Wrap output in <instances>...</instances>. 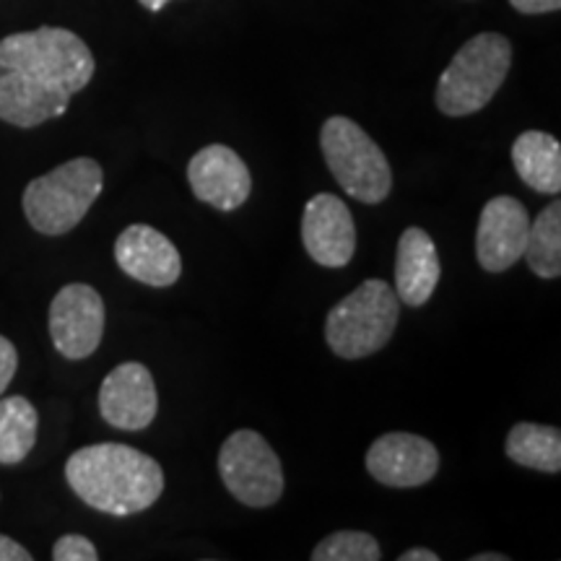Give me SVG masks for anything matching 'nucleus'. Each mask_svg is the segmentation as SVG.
<instances>
[{
  "instance_id": "6",
  "label": "nucleus",
  "mask_w": 561,
  "mask_h": 561,
  "mask_svg": "<svg viewBox=\"0 0 561 561\" xmlns=\"http://www.w3.org/2000/svg\"><path fill=\"white\" fill-rule=\"evenodd\" d=\"M320 149L328 170L351 198L382 203L392 191V172L380 146L348 117H331L320 130Z\"/></svg>"
},
{
  "instance_id": "21",
  "label": "nucleus",
  "mask_w": 561,
  "mask_h": 561,
  "mask_svg": "<svg viewBox=\"0 0 561 561\" xmlns=\"http://www.w3.org/2000/svg\"><path fill=\"white\" fill-rule=\"evenodd\" d=\"M53 559L55 561H96L100 559V551H96V546L91 543L87 536L68 533V536H62L55 541Z\"/></svg>"
},
{
  "instance_id": "24",
  "label": "nucleus",
  "mask_w": 561,
  "mask_h": 561,
  "mask_svg": "<svg viewBox=\"0 0 561 561\" xmlns=\"http://www.w3.org/2000/svg\"><path fill=\"white\" fill-rule=\"evenodd\" d=\"M32 551L13 541L9 536H0V561H32Z\"/></svg>"
},
{
  "instance_id": "23",
  "label": "nucleus",
  "mask_w": 561,
  "mask_h": 561,
  "mask_svg": "<svg viewBox=\"0 0 561 561\" xmlns=\"http://www.w3.org/2000/svg\"><path fill=\"white\" fill-rule=\"evenodd\" d=\"M515 11L528 13V16H538V13H553L561 9V0H510Z\"/></svg>"
},
{
  "instance_id": "15",
  "label": "nucleus",
  "mask_w": 561,
  "mask_h": 561,
  "mask_svg": "<svg viewBox=\"0 0 561 561\" xmlns=\"http://www.w3.org/2000/svg\"><path fill=\"white\" fill-rule=\"evenodd\" d=\"M442 278L439 252L424 229H405L398 240L396 294L401 305L421 307L432 299Z\"/></svg>"
},
{
  "instance_id": "22",
  "label": "nucleus",
  "mask_w": 561,
  "mask_h": 561,
  "mask_svg": "<svg viewBox=\"0 0 561 561\" xmlns=\"http://www.w3.org/2000/svg\"><path fill=\"white\" fill-rule=\"evenodd\" d=\"M19 369V354H16V346L5 339V335H0V396H3L5 388H9L13 375H16Z\"/></svg>"
},
{
  "instance_id": "7",
  "label": "nucleus",
  "mask_w": 561,
  "mask_h": 561,
  "mask_svg": "<svg viewBox=\"0 0 561 561\" xmlns=\"http://www.w3.org/2000/svg\"><path fill=\"white\" fill-rule=\"evenodd\" d=\"M224 486L244 507H271L284 494V471L273 447L252 430H240L219 450Z\"/></svg>"
},
{
  "instance_id": "10",
  "label": "nucleus",
  "mask_w": 561,
  "mask_h": 561,
  "mask_svg": "<svg viewBox=\"0 0 561 561\" xmlns=\"http://www.w3.org/2000/svg\"><path fill=\"white\" fill-rule=\"evenodd\" d=\"M301 242L322 268H343L356 252V224L346 203L333 193H318L301 214Z\"/></svg>"
},
{
  "instance_id": "17",
  "label": "nucleus",
  "mask_w": 561,
  "mask_h": 561,
  "mask_svg": "<svg viewBox=\"0 0 561 561\" xmlns=\"http://www.w3.org/2000/svg\"><path fill=\"white\" fill-rule=\"evenodd\" d=\"M507 458L523 468L543 473L561 471V432L557 426L520 421L507 434Z\"/></svg>"
},
{
  "instance_id": "26",
  "label": "nucleus",
  "mask_w": 561,
  "mask_h": 561,
  "mask_svg": "<svg viewBox=\"0 0 561 561\" xmlns=\"http://www.w3.org/2000/svg\"><path fill=\"white\" fill-rule=\"evenodd\" d=\"M140 5H144L146 11H153V13H159L161 9H164L167 3H170V0H138Z\"/></svg>"
},
{
  "instance_id": "3",
  "label": "nucleus",
  "mask_w": 561,
  "mask_h": 561,
  "mask_svg": "<svg viewBox=\"0 0 561 561\" xmlns=\"http://www.w3.org/2000/svg\"><path fill=\"white\" fill-rule=\"evenodd\" d=\"M104 172L94 159L79 157L55 167L26 185L24 206L26 221L34 231L47 237L68 234L83 221L89 208L102 195Z\"/></svg>"
},
{
  "instance_id": "13",
  "label": "nucleus",
  "mask_w": 561,
  "mask_h": 561,
  "mask_svg": "<svg viewBox=\"0 0 561 561\" xmlns=\"http://www.w3.org/2000/svg\"><path fill=\"white\" fill-rule=\"evenodd\" d=\"M193 195L216 210H237L252 193V178L240 153L224 144L201 149L187 164Z\"/></svg>"
},
{
  "instance_id": "9",
  "label": "nucleus",
  "mask_w": 561,
  "mask_h": 561,
  "mask_svg": "<svg viewBox=\"0 0 561 561\" xmlns=\"http://www.w3.org/2000/svg\"><path fill=\"white\" fill-rule=\"evenodd\" d=\"M367 471L390 489H416L439 471V453L430 439L409 432H390L371 442Z\"/></svg>"
},
{
  "instance_id": "12",
  "label": "nucleus",
  "mask_w": 561,
  "mask_h": 561,
  "mask_svg": "<svg viewBox=\"0 0 561 561\" xmlns=\"http://www.w3.org/2000/svg\"><path fill=\"white\" fill-rule=\"evenodd\" d=\"M530 216L528 208L510 195H496L481 210L479 231H476V255L483 271L502 273L523 261L528 242Z\"/></svg>"
},
{
  "instance_id": "18",
  "label": "nucleus",
  "mask_w": 561,
  "mask_h": 561,
  "mask_svg": "<svg viewBox=\"0 0 561 561\" xmlns=\"http://www.w3.org/2000/svg\"><path fill=\"white\" fill-rule=\"evenodd\" d=\"M37 409L24 396L0 401V466H19L37 445Z\"/></svg>"
},
{
  "instance_id": "1",
  "label": "nucleus",
  "mask_w": 561,
  "mask_h": 561,
  "mask_svg": "<svg viewBox=\"0 0 561 561\" xmlns=\"http://www.w3.org/2000/svg\"><path fill=\"white\" fill-rule=\"evenodd\" d=\"M94 70L87 42L60 26L0 39V121L13 128H37L66 115Z\"/></svg>"
},
{
  "instance_id": "4",
  "label": "nucleus",
  "mask_w": 561,
  "mask_h": 561,
  "mask_svg": "<svg viewBox=\"0 0 561 561\" xmlns=\"http://www.w3.org/2000/svg\"><path fill=\"white\" fill-rule=\"evenodd\" d=\"M512 68V45L496 32L476 34L455 53L437 83V107L447 117L481 112L502 89Z\"/></svg>"
},
{
  "instance_id": "19",
  "label": "nucleus",
  "mask_w": 561,
  "mask_h": 561,
  "mask_svg": "<svg viewBox=\"0 0 561 561\" xmlns=\"http://www.w3.org/2000/svg\"><path fill=\"white\" fill-rule=\"evenodd\" d=\"M528 268L538 278H559L561 276V203L553 201L546 206L538 219L530 224L528 242L523 252Z\"/></svg>"
},
{
  "instance_id": "27",
  "label": "nucleus",
  "mask_w": 561,
  "mask_h": 561,
  "mask_svg": "<svg viewBox=\"0 0 561 561\" xmlns=\"http://www.w3.org/2000/svg\"><path fill=\"white\" fill-rule=\"evenodd\" d=\"M507 553H476L471 561H507Z\"/></svg>"
},
{
  "instance_id": "2",
  "label": "nucleus",
  "mask_w": 561,
  "mask_h": 561,
  "mask_svg": "<svg viewBox=\"0 0 561 561\" xmlns=\"http://www.w3.org/2000/svg\"><path fill=\"white\" fill-rule=\"evenodd\" d=\"M66 481L83 504L115 517L153 507L164 491V471L159 462L121 442L76 450L66 462Z\"/></svg>"
},
{
  "instance_id": "5",
  "label": "nucleus",
  "mask_w": 561,
  "mask_h": 561,
  "mask_svg": "<svg viewBox=\"0 0 561 561\" xmlns=\"http://www.w3.org/2000/svg\"><path fill=\"white\" fill-rule=\"evenodd\" d=\"M401 299L382 278H367L328 312L325 339L341 359H364L377 354L396 333Z\"/></svg>"
},
{
  "instance_id": "16",
  "label": "nucleus",
  "mask_w": 561,
  "mask_h": 561,
  "mask_svg": "<svg viewBox=\"0 0 561 561\" xmlns=\"http://www.w3.org/2000/svg\"><path fill=\"white\" fill-rule=\"evenodd\" d=\"M512 164L530 191L557 195L561 191V144L543 130H525L512 146Z\"/></svg>"
},
{
  "instance_id": "14",
  "label": "nucleus",
  "mask_w": 561,
  "mask_h": 561,
  "mask_svg": "<svg viewBox=\"0 0 561 561\" xmlns=\"http://www.w3.org/2000/svg\"><path fill=\"white\" fill-rule=\"evenodd\" d=\"M115 261L125 276L157 289L178 284L182 273L178 248L149 224H133L117 237Z\"/></svg>"
},
{
  "instance_id": "11",
  "label": "nucleus",
  "mask_w": 561,
  "mask_h": 561,
  "mask_svg": "<svg viewBox=\"0 0 561 561\" xmlns=\"http://www.w3.org/2000/svg\"><path fill=\"white\" fill-rule=\"evenodd\" d=\"M159 411L157 382L149 367L125 362L104 377L100 388V413L112 430L144 432Z\"/></svg>"
},
{
  "instance_id": "25",
  "label": "nucleus",
  "mask_w": 561,
  "mask_h": 561,
  "mask_svg": "<svg viewBox=\"0 0 561 561\" xmlns=\"http://www.w3.org/2000/svg\"><path fill=\"white\" fill-rule=\"evenodd\" d=\"M401 561H439V557L430 549H411L398 557Z\"/></svg>"
},
{
  "instance_id": "20",
  "label": "nucleus",
  "mask_w": 561,
  "mask_h": 561,
  "mask_svg": "<svg viewBox=\"0 0 561 561\" xmlns=\"http://www.w3.org/2000/svg\"><path fill=\"white\" fill-rule=\"evenodd\" d=\"M380 557L377 538L362 530L333 533L312 551V561H380Z\"/></svg>"
},
{
  "instance_id": "8",
  "label": "nucleus",
  "mask_w": 561,
  "mask_h": 561,
  "mask_svg": "<svg viewBox=\"0 0 561 561\" xmlns=\"http://www.w3.org/2000/svg\"><path fill=\"white\" fill-rule=\"evenodd\" d=\"M102 294L89 284H68L55 294L50 305V339L60 356L70 362L89 359L104 335Z\"/></svg>"
}]
</instances>
